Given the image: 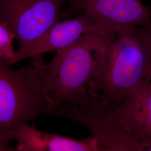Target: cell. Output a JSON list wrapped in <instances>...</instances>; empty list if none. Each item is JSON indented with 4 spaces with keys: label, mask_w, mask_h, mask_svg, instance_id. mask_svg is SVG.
Listing matches in <instances>:
<instances>
[{
    "label": "cell",
    "mask_w": 151,
    "mask_h": 151,
    "mask_svg": "<svg viewBox=\"0 0 151 151\" xmlns=\"http://www.w3.org/2000/svg\"><path fill=\"white\" fill-rule=\"evenodd\" d=\"M114 117L122 129L140 142L142 151L151 140V81L128 93L113 108Z\"/></svg>",
    "instance_id": "ba28073f"
},
{
    "label": "cell",
    "mask_w": 151,
    "mask_h": 151,
    "mask_svg": "<svg viewBox=\"0 0 151 151\" xmlns=\"http://www.w3.org/2000/svg\"><path fill=\"white\" fill-rule=\"evenodd\" d=\"M12 140L17 142L16 151H103L92 137L77 140L45 133L26 123L20 126Z\"/></svg>",
    "instance_id": "9c48e42d"
},
{
    "label": "cell",
    "mask_w": 151,
    "mask_h": 151,
    "mask_svg": "<svg viewBox=\"0 0 151 151\" xmlns=\"http://www.w3.org/2000/svg\"><path fill=\"white\" fill-rule=\"evenodd\" d=\"M68 4L61 11L60 18L85 15L105 32L117 34L130 27H151V6L142 0H70Z\"/></svg>",
    "instance_id": "277c9868"
},
{
    "label": "cell",
    "mask_w": 151,
    "mask_h": 151,
    "mask_svg": "<svg viewBox=\"0 0 151 151\" xmlns=\"http://www.w3.org/2000/svg\"><path fill=\"white\" fill-rule=\"evenodd\" d=\"M15 35L4 22L0 20V58L6 61L12 58L15 50L13 47Z\"/></svg>",
    "instance_id": "30bf717a"
},
{
    "label": "cell",
    "mask_w": 151,
    "mask_h": 151,
    "mask_svg": "<svg viewBox=\"0 0 151 151\" xmlns=\"http://www.w3.org/2000/svg\"></svg>",
    "instance_id": "4fadbf2b"
},
{
    "label": "cell",
    "mask_w": 151,
    "mask_h": 151,
    "mask_svg": "<svg viewBox=\"0 0 151 151\" xmlns=\"http://www.w3.org/2000/svg\"><path fill=\"white\" fill-rule=\"evenodd\" d=\"M116 34L95 31L57 52L42 65L44 92L52 112L66 105L97 99L95 82L101 63Z\"/></svg>",
    "instance_id": "6da1fadb"
},
{
    "label": "cell",
    "mask_w": 151,
    "mask_h": 151,
    "mask_svg": "<svg viewBox=\"0 0 151 151\" xmlns=\"http://www.w3.org/2000/svg\"><path fill=\"white\" fill-rule=\"evenodd\" d=\"M0 151H2V150L1 148H0Z\"/></svg>",
    "instance_id": "7c38bea8"
},
{
    "label": "cell",
    "mask_w": 151,
    "mask_h": 151,
    "mask_svg": "<svg viewBox=\"0 0 151 151\" xmlns=\"http://www.w3.org/2000/svg\"><path fill=\"white\" fill-rule=\"evenodd\" d=\"M0 148L2 150V151H7L6 150L5 148H4V147H1V146H0Z\"/></svg>",
    "instance_id": "8fae6325"
},
{
    "label": "cell",
    "mask_w": 151,
    "mask_h": 151,
    "mask_svg": "<svg viewBox=\"0 0 151 151\" xmlns=\"http://www.w3.org/2000/svg\"><path fill=\"white\" fill-rule=\"evenodd\" d=\"M70 0H0V20L11 29L21 48L42 36L60 21Z\"/></svg>",
    "instance_id": "8992f818"
},
{
    "label": "cell",
    "mask_w": 151,
    "mask_h": 151,
    "mask_svg": "<svg viewBox=\"0 0 151 151\" xmlns=\"http://www.w3.org/2000/svg\"><path fill=\"white\" fill-rule=\"evenodd\" d=\"M32 59V65L13 69L0 58V146L7 151H15L9 143L20 126L52 112L44 92L42 55Z\"/></svg>",
    "instance_id": "3957f363"
},
{
    "label": "cell",
    "mask_w": 151,
    "mask_h": 151,
    "mask_svg": "<svg viewBox=\"0 0 151 151\" xmlns=\"http://www.w3.org/2000/svg\"><path fill=\"white\" fill-rule=\"evenodd\" d=\"M151 80V27H130L116 34L95 82L98 100L114 108L136 87Z\"/></svg>",
    "instance_id": "7a4b0ae2"
},
{
    "label": "cell",
    "mask_w": 151,
    "mask_h": 151,
    "mask_svg": "<svg viewBox=\"0 0 151 151\" xmlns=\"http://www.w3.org/2000/svg\"><path fill=\"white\" fill-rule=\"evenodd\" d=\"M102 31L91 18L78 15L62 22H56L39 38L15 50L10 61L6 63L11 66L27 58L42 55L51 52H58L74 43L90 32Z\"/></svg>",
    "instance_id": "52a82bcc"
},
{
    "label": "cell",
    "mask_w": 151,
    "mask_h": 151,
    "mask_svg": "<svg viewBox=\"0 0 151 151\" xmlns=\"http://www.w3.org/2000/svg\"><path fill=\"white\" fill-rule=\"evenodd\" d=\"M51 115L65 117L84 125L103 151H142L140 142L124 132L116 122L113 108L98 99L60 106Z\"/></svg>",
    "instance_id": "5b68a950"
}]
</instances>
